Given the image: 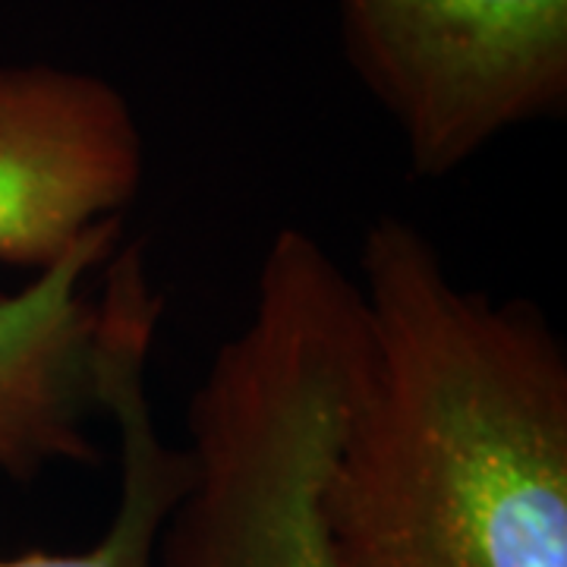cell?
I'll use <instances>...</instances> for the list:
<instances>
[{
	"instance_id": "4",
	"label": "cell",
	"mask_w": 567,
	"mask_h": 567,
	"mask_svg": "<svg viewBox=\"0 0 567 567\" xmlns=\"http://www.w3.org/2000/svg\"><path fill=\"white\" fill-rule=\"evenodd\" d=\"M145 145L102 76L0 66V265L48 271L140 196Z\"/></svg>"
},
{
	"instance_id": "3",
	"label": "cell",
	"mask_w": 567,
	"mask_h": 567,
	"mask_svg": "<svg viewBox=\"0 0 567 567\" xmlns=\"http://www.w3.org/2000/svg\"><path fill=\"white\" fill-rule=\"evenodd\" d=\"M341 35L423 181L567 104V0H341Z\"/></svg>"
},
{
	"instance_id": "2",
	"label": "cell",
	"mask_w": 567,
	"mask_h": 567,
	"mask_svg": "<svg viewBox=\"0 0 567 567\" xmlns=\"http://www.w3.org/2000/svg\"><path fill=\"white\" fill-rule=\"evenodd\" d=\"M369 360L360 281L300 227L265 249L252 309L189 398L193 476L155 567H344L322 486Z\"/></svg>"
},
{
	"instance_id": "5",
	"label": "cell",
	"mask_w": 567,
	"mask_h": 567,
	"mask_svg": "<svg viewBox=\"0 0 567 567\" xmlns=\"http://www.w3.org/2000/svg\"><path fill=\"white\" fill-rule=\"evenodd\" d=\"M123 244L99 224L70 256L0 297V473L32 483L48 466L99 464L89 423L99 394V303L85 278Z\"/></svg>"
},
{
	"instance_id": "6",
	"label": "cell",
	"mask_w": 567,
	"mask_h": 567,
	"mask_svg": "<svg viewBox=\"0 0 567 567\" xmlns=\"http://www.w3.org/2000/svg\"><path fill=\"white\" fill-rule=\"evenodd\" d=\"M99 303V394L117 435V507L102 536L82 551H22L0 567H155L164 520L189 486L186 447L158 429L148 363L164 297L152 281L145 240H126L104 262Z\"/></svg>"
},
{
	"instance_id": "1",
	"label": "cell",
	"mask_w": 567,
	"mask_h": 567,
	"mask_svg": "<svg viewBox=\"0 0 567 567\" xmlns=\"http://www.w3.org/2000/svg\"><path fill=\"white\" fill-rule=\"evenodd\" d=\"M369 360L322 486L344 567H567V350L447 275L401 215L363 234Z\"/></svg>"
}]
</instances>
